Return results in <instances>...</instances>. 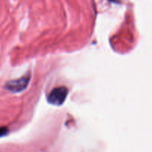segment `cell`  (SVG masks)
Here are the masks:
<instances>
[{"instance_id":"4","label":"cell","mask_w":152,"mask_h":152,"mask_svg":"<svg viewBox=\"0 0 152 152\" xmlns=\"http://www.w3.org/2000/svg\"><path fill=\"white\" fill-rule=\"evenodd\" d=\"M110 1H113V2H118V1H119V0H110Z\"/></svg>"},{"instance_id":"3","label":"cell","mask_w":152,"mask_h":152,"mask_svg":"<svg viewBox=\"0 0 152 152\" xmlns=\"http://www.w3.org/2000/svg\"><path fill=\"white\" fill-rule=\"evenodd\" d=\"M7 133H8V129L7 127H4V126L0 127V137L5 136Z\"/></svg>"},{"instance_id":"2","label":"cell","mask_w":152,"mask_h":152,"mask_svg":"<svg viewBox=\"0 0 152 152\" xmlns=\"http://www.w3.org/2000/svg\"><path fill=\"white\" fill-rule=\"evenodd\" d=\"M30 79H31L30 74H27L17 80H10L6 83L4 88L13 93H19L26 88L29 83Z\"/></svg>"},{"instance_id":"1","label":"cell","mask_w":152,"mask_h":152,"mask_svg":"<svg viewBox=\"0 0 152 152\" xmlns=\"http://www.w3.org/2000/svg\"><path fill=\"white\" fill-rule=\"evenodd\" d=\"M69 90L66 87L56 88L53 89L48 95L47 99L49 103L55 105H61L66 99Z\"/></svg>"}]
</instances>
